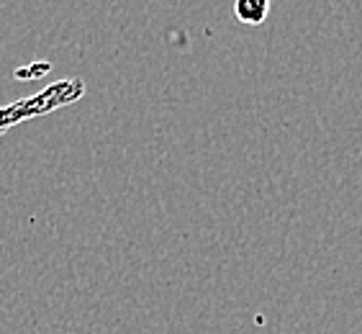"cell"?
Here are the masks:
<instances>
[{"label": "cell", "mask_w": 362, "mask_h": 334, "mask_svg": "<svg viewBox=\"0 0 362 334\" xmlns=\"http://www.w3.org/2000/svg\"><path fill=\"white\" fill-rule=\"evenodd\" d=\"M270 0H234V16L244 26H259L270 16Z\"/></svg>", "instance_id": "cell-1"}]
</instances>
